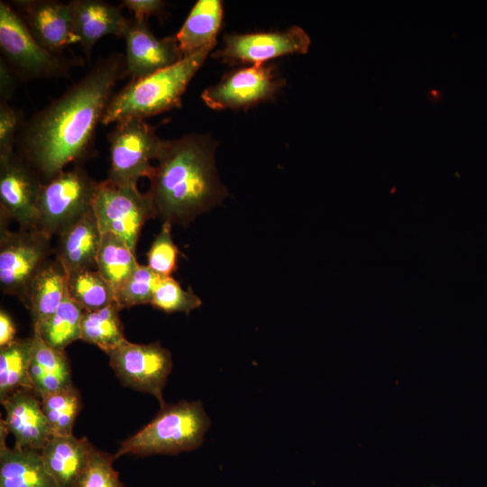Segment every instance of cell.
I'll return each mask as SVG.
<instances>
[{
    "instance_id": "cell-1",
    "label": "cell",
    "mask_w": 487,
    "mask_h": 487,
    "mask_svg": "<svg viewBox=\"0 0 487 487\" xmlns=\"http://www.w3.org/2000/svg\"><path fill=\"white\" fill-rule=\"evenodd\" d=\"M125 76L124 55L111 53L22 124L17 152L43 183L89 154L114 88Z\"/></svg>"
},
{
    "instance_id": "cell-2",
    "label": "cell",
    "mask_w": 487,
    "mask_h": 487,
    "mask_svg": "<svg viewBox=\"0 0 487 487\" xmlns=\"http://www.w3.org/2000/svg\"><path fill=\"white\" fill-rule=\"evenodd\" d=\"M216 147L209 136L199 133L163 140L148 178L155 217L187 225L227 196L216 172Z\"/></svg>"
},
{
    "instance_id": "cell-3",
    "label": "cell",
    "mask_w": 487,
    "mask_h": 487,
    "mask_svg": "<svg viewBox=\"0 0 487 487\" xmlns=\"http://www.w3.org/2000/svg\"><path fill=\"white\" fill-rule=\"evenodd\" d=\"M216 44L214 41L166 69L132 79L114 93L101 124L107 125L129 119L146 120L181 106V97L188 85Z\"/></svg>"
},
{
    "instance_id": "cell-4",
    "label": "cell",
    "mask_w": 487,
    "mask_h": 487,
    "mask_svg": "<svg viewBox=\"0 0 487 487\" xmlns=\"http://www.w3.org/2000/svg\"><path fill=\"white\" fill-rule=\"evenodd\" d=\"M211 421L200 400L163 404L152 420L123 441L114 459L124 455H176L201 446Z\"/></svg>"
},
{
    "instance_id": "cell-5",
    "label": "cell",
    "mask_w": 487,
    "mask_h": 487,
    "mask_svg": "<svg viewBox=\"0 0 487 487\" xmlns=\"http://www.w3.org/2000/svg\"><path fill=\"white\" fill-rule=\"evenodd\" d=\"M0 50L1 58L23 80L67 77L83 61L42 47L14 6L4 1L0 2Z\"/></svg>"
},
{
    "instance_id": "cell-6",
    "label": "cell",
    "mask_w": 487,
    "mask_h": 487,
    "mask_svg": "<svg viewBox=\"0 0 487 487\" xmlns=\"http://www.w3.org/2000/svg\"><path fill=\"white\" fill-rule=\"evenodd\" d=\"M99 182L79 166L42 184L37 202L36 229L51 238L92 209Z\"/></svg>"
},
{
    "instance_id": "cell-7",
    "label": "cell",
    "mask_w": 487,
    "mask_h": 487,
    "mask_svg": "<svg viewBox=\"0 0 487 487\" xmlns=\"http://www.w3.org/2000/svg\"><path fill=\"white\" fill-rule=\"evenodd\" d=\"M8 224L0 220V286L26 307L33 279L50 261L51 238L36 229L9 230Z\"/></svg>"
},
{
    "instance_id": "cell-8",
    "label": "cell",
    "mask_w": 487,
    "mask_h": 487,
    "mask_svg": "<svg viewBox=\"0 0 487 487\" xmlns=\"http://www.w3.org/2000/svg\"><path fill=\"white\" fill-rule=\"evenodd\" d=\"M92 208L102 234H111L124 240L135 253L144 224L155 218L148 192L137 184L100 181Z\"/></svg>"
},
{
    "instance_id": "cell-9",
    "label": "cell",
    "mask_w": 487,
    "mask_h": 487,
    "mask_svg": "<svg viewBox=\"0 0 487 487\" xmlns=\"http://www.w3.org/2000/svg\"><path fill=\"white\" fill-rule=\"evenodd\" d=\"M110 168L106 179L115 183L137 184L149 178L161 149L163 140L156 126L146 120L129 119L116 123L108 133Z\"/></svg>"
},
{
    "instance_id": "cell-10",
    "label": "cell",
    "mask_w": 487,
    "mask_h": 487,
    "mask_svg": "<svg viewBox=\"0 0 487 487\" xmlns=\"http://www.w3.org/2000/svg\"><path fill=\"white\" fill-rule=\"evenodd\" d=\"M107 355L111 368L124 386L154 396L161 406L165 404L162 391L172 370L168 349L159 343L125 340Z\"/></svg>"
},
{
    "instance_id": "cell-11",
    "label": "cell",
    "mask_w": 487,
    "mask_h": 487,
    "mask_svg": "<svg viewBox=\"0 0 487 487\" xmlns=\"http://www.w3.org/2000/svg\"><path fill=\"white\" fill-rule=\"evenodd\" d=\"M42 184L17 151L0 156V220L14 221L20 229H36L37 202Z\"/></svg>"
},
{
    "instance_id": "cell-12",
    "label": "cell",
    "mask_w": 487,
    "mask_h": 487,
    "mask_svg": "<svg viewBox=\"0 0 487 487\" xmlns=\"http://www.w3.org/2000/svg\"><path fill=\"white\" fill-rule=\"evenodd\" d=\"M282 84L272 66L251 65L234 70L206 88L201 98L214 110L250 107L273 97Z\"/></svg>"
},
{
    "instance_id": "cell-13",
    "label": "cell",
    "mask_w": 487,
    "mask_h": 487,
    "mask_svg": "<svg viewBox=\"0 0 487 487\" xmlns=\"http://www.w3.org/2000/svg\"><path fill=\"white\" fill-rule=\"evenodd\" d=\"M310 38L299 26L280 32H264L245 34H229L224 38V46L213 57L226 62H264L289 54H305L308 51Z\"/></svg>"
},
{
    "instance_id": "cell-14",
    "label": "cell",
    "mask_w": 487,
    "mask_h": 487,
    "mask_svg": "<svg viewBox=\"0 0 487 487\" xmlns=\"http://www.w3.org/2000/svg\"><path fill=\"white\" fill-rule=\"evenodd\" d=\"M12 5L34 39L48 51L62 54L65 48L79 42L70 1L18 0L12 1Z\"/></svg>"
},
{
    "instance_id": "cell-15",
    "label": "cell",
    "mask_w": 487,
    "mask_h": 487,
    "mask_svg": "<svg viewBox=\"0 0 487 487\" xmlns=\"http://www.w3.org/2000/svg\"><path fill=\"white\" fill-rule=\"evenodd\" d=\"M124 39L126 75L131 80L166 69L184 58L175 35L158 38L147 22L129 19Z\"/></svg>"
},
{
    "instance_id": "cell-16",
    "label": "cell",
    "mask_w": 487,
    "mask_h": 487,
    "mask_svg": "<svg viewBox=\"0 0 487 487\" xmlns=\"http://www.w3.org/2000/svg\"><path fill=\"white\" fill-rule=\"evenodd\" d=\"M1 403L5 410L1 427L14 436L16 446L41 450L53 436L33 390H19Z\"/></svg>"
},
{
    "instance_id": "cell-17",
    "label": "cell",
    "mask_w": 487,
    "mask_h": 487,
    "mask_svg": "<svg viewBox=\"0 0 487 487\" xmlns=\"http://www.w3.org/2000/svg\"><path fill=\"white\" fill-rule=\"evenodd\" d=\"M70 4L74 32L88 62L95 44L101 38L106 35L124 38L129 19L122 14L120 6L100 0H73Z\"/></svg>"
},
{
    "instance_id": "cell-18",
    "label": "cell",
    "mask_w": 487,
    "mask_h": 487,
    "mask_svg": "<svg viewBox=\"0 0 487 487\" xmlns=\"http://www.w3.org/2000/svg\"><path fill=\"white\" fill-rule=\"evenodd\" d=\"M55 258L68 273L96 270L102 234L93 208L58 235Z\"/></svg>"
},
{
    "instance_id": "cell-19",
    "label": "cell",
    "mask_w": 487,
    "mask_h": 487,
    "mask_svg": "<svg viewBox=\"0 0 487 487\" xmlns=\"http://www.w3.org/2000/svg\"><path fill=\"white\" fill-rule=\"evenodd\" d=\"M96 448L86 438L53 435L40 450L43 462L59 487H75Z\"/></svg>"
},
{
    "instance_id": "cell-20",
    "label": "cell",
    "mask_w": 487,
    "mask_h": 487,
    "mask_svg": "<svg viewBox=\"0 0 487 487\" xmlns=\"http://www.w3.org/2000/svg\"><path fill=\"white\" fill-rule=\"evenodd\" d=\"M7 431L0 426V487H59L40 450L5 445Z\"/></svg>"
},
{
    "instance_id": "cell-21",
    "label": "cell",
    "mask_w": 487,
    "mask_h": 487,
    "mask_svg": "<svg viewBox=\"0 0 487 487\" xmlns=\"http://www.w3.org/2000/svg\"><path fill=\"white\" fill-rule=\"evenodd\" d=\"M29 373L32 390L39 397L73 385L69 363L64 351L48 345L36 329L32 333Z\"/></svg>"
},
{
    "instance_id": "cell-22",
    "label": "cell",
    "mask_w": 487,
    "mask_h": 487,
    "mask_svg": "<svg viewBox=\"0 0 487 487\" xmlns=\"http://www.w3.org/2000/svg\"><path fill=\"white\" fill-rule=\"evenodd\" d=\"M223 20L219 0H198L175 35L183 57L189 56L216 41Z\"/></svg>"
},
{
    "instance_id": "cell-23",
    "label": "cell",
    "mask_w": 487,
    "mask_h": 487,
    "mask_svg": "<svg viewBox=\"0 0 487 487\" xmlns=\"http://www.w3.org/2000/svg\"><path fill=\"white\" fill-rule=\"evenodd\" d=\"M66 293L67 272L55 258L37 273L30 286L26 308L31 311L32 327L55 313Z\"/></svg>"
},
{
    "instance_id": "cell-24",
    "label": "cell",
    "mask_w": 487,
    "mask_h": 487,
    "mask_svg": "<svg viewBox=\"0 0 487 487\" xmlns=\"http://www.w3.org/2000/svg\"><path fill=\"white\" fill-rule=\"evenodd\" d=\"M116 302L97 309L85 310L81 320L80 340L94 345L106 354L126 340Z\"/></svg>"
},
{
    "instance_id": "cell-25",
    "label": "cell",
    "mask_w": 487,
    "mask_h": 487,
    "mask_svg": "<svg viewBox=\"0 0 487 487\" xmlns=\"http://www.w3.org/2000/svg\"><path fill=\"white\" fill-rule=\"evenodd\" d=\"M32 348V336L15 339L8 345L0 348L1 401L19 390H32L29 373Z\"/></svg>"
},
{
    "instance_id": "cell-26",
    "label": "cell",
    "mask_w": 487,
    "mask_h": 487,
    "mask_svg": "<svg viewBox=\"0 0 487 487\" xmlns=\"http://www.w3.org/2000/svg\"><path fill=\"white\" fill-rule=\"evenodd\" d=\"M84 309L67 293L54 314L40 326L38 330L42 340L51 347L64 351L71 343L80 339L81 320Z\"/></svg>"
},
{
    "instance_id": "cell-27",
    "label": "cell",
    "mask_w": 487,
    "mask_h": 487,
    "mask_svg": "<svg viewBox=\"0 0 487 487\" xmlns=\"http://www.w3.org/2000/svg\"><path fill=\"white\" fill-rule=\"evenodd\" d=\"M135 253L121 238L102 234L96 270L115 291L138 267Z\"/></svg>"
},
{
    "instance_id": "cell-28",
    "label": "cell",
    "mask_w": 487,
    "mask_h": 487,
    "mask_svg": "<svg viewBox=\"0 0 487 487\" xmlns=\"http://www.w3.org/2000/svg\"><path fill=\"white\" fill-rule=\"evenodd\" d=\"M69 297L84 310L103 308L113 302L115 291L97 270H81L67 274Z\"/></svg>"
},
{
    "instance_id": "cell-29",
    "label": "cell",
    "mask_w": 487,
    "mask_h": 487,
    "mask_svg": "<svg viewBox=\"0 0 487 487\" xmlns=\"http://www.w3.org/2000/svg\"><path fill=\"white\" fill-rule=\"evenodd\" d=\"M42 411L53 435H72L78 415L82 408L78 391L73 386L40 397Z\"/></svg>"
},
{
    "instance_id": "cell-30",
    "label": "cell",
    "mask_w": 487,
    "mask_h": 487,
    "mask_svg": "<svg viewBox=\"0 0 487 487\" xmlns=\"http://www.w3.org/2000/svg\"><path fill=\"white\" fill-rule=\"evenodd\" d=\"M160 277L147 265L139 264L130 277L115 291V299L119 308H132L151 304L153 291Z\"/></svg>"
},
{
    "instance_id": "cell-31",
    "label": "cell",
    "mask_w": 487,
    "mask_h": 487,
    "mask_svg": "<svg viewBox=\"0 0 487 487\" xmlns=\"http://www.w3.org/2000/svg\"><path fill=\"white\" fill-rule=\"evenodd\" d=\"M201 299L191 289L185 290L172 277L161 278L153 291L151 305L165 313L188 315L198 308Z\"/></svg>"
},
{
    "instance_id": "cell-32",
    "label": "cell",
    "mask_w": 487,
    "mask_h": 487,
    "mask_svg": "<svg viewBox=\"0 0 487 487\" xmlns=\"http://www.w3.org/2000/svg\"><path fill=\"white\" fill-rule=\"evenodd\" d=\"M171 224L164 222L147 253V266L160 277H170L177 269L179 248L171 236Z\"/></svg>"
},
{
    "instance_id": "cell-33",
    "label": "cell",
    "mask_w": 487,
    "mask_h": 487,
    "mask_svg": "<svg viewBox=\"0 0 487 487\" xmlns=\"http://www.w3.org/2000/svg\"><path fill=\"white\" fill-rule=\"evenodd\" d=\"M114 456L96 450L75 487H124L113 466Z\"/></svg>"
},
{
    "instance_id": "cell-34",
    "label": "cell",
    "mask_w": 487,
    "mask_h": 487,
    "mask_svg": "<svg viewBox=\"0 0 487 487\" xmlns=\"http://www.w3.org/2000/svg\"><path fill=\"white\" fill-rule=\"evenodd\" d=\"M23 122L8 102H0V156L14 152Z\"/></svg>"
},
{
    "instance_id": "cell-35",
    "label": "cell",
    "mask_w": 487,
    "mask_h": 487,
    "mask_svg": "<svg viewBox=\"0 0 487 487\" xmlns=\"http://www.w3.org/2000/svg\"><path fill=\"white\" fill-rule=\"evenodd\" d=\"M165 3L161 0H124L120 7L127 8L133 14V19L138 22H147L152 15H159Z\"/></svg>"
},
{
    "instance_id": "cell-36",
    "label": "cell",
    "mask_w": 487,
    "mask_h": 487,
    "mask_svg": "<svg viewBox=\"0 0 487 487\" xmlns=\"http://www.w3.org/2000/svg\"><path fill=\"white\" fill-rule=\"evenodd\" d=\"M16 75L7 65V63L1 58L0 60V99L1 101L8 102L14 92L16 80Z\"/></svg>"
},
{
    "instance_id": "cell-37",
    "label": "cell",
    "mask_w": 487,
    "mask_h": 487,
    "mask_svg": "<svg viewBox=\"0 0 487 487\" xmlns=\"http://www.w3.org/2000/svg\"><path fill=\"white\" fill-rule=\"evenodd\" d=\"M16 328L9 314L0 310V348L13 343L15 338Z\"/></svg>"
}]
</instances>
